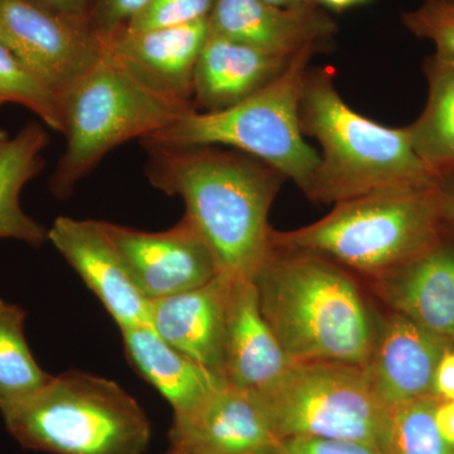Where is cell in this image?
I'll return each mask as SVG.
<instances>
[{
    "label": "cell",
    "instance_id": "cell-1",
    "mask_svg": "<svg viewBox=\"0 0 454 454\" xmlns=\"http://www.w3.org/2000/svg\"><path fill=\"white\" fill-rule=\"evenodd\" d=\"M149 184L186 203V215L221 273L252 279L271 254L268 217L282 173L252 155L221 146L142 143Z\"/></svg>",
    "mask_w": 454,
    "mask_h": 454
},
{
    "label": "cell",
    "instance_id": "cell-32",
    "mask_svg": "<svg viewBox=\"0 0 454 454\" xmlns=\"http://www.w3.org/2000/svg\"><path fill=\"white\" fill-rule=\"evenodd\" d=\"M439 432L454 447V400H441L435 411Z\"/></svg>",
    "mask_w": 454,
    "mask_h": 454
},
{
    "label": "cell",
    "instance_id": "cell-9",
    "mask_svg": "<svg viewBox=\"0 0 454 454\" xmlns=\"http://www.w3.org/2000/svg\"><path fill=\"white\" fill-rule=\"evenodd\" d=\"M0 42L61 100L106 50L88 17L0 0Z\"/></svg>",
    "mask_w": 454,
    "mask_h": 454
},
{
    "label": "cell",
    "instance_id": "cell-18",
    "mask_svg": "<svg viewBox=\"0 0 454 454\" xmlns=\"http://www.w3.org/2000/svg\"><path fill=\"white\" fill-rule=\"evenodd\" d=\"M446 231L427 252L375 280L393 312L454 342V244Z\"/></svg>",
    "mask_w": 454,
    "mask_h": 454
},
{
    "label": "cell",
    "instance_id": "cell-36",
    "mask_svg": "<svg viewBox=\"0 0 454 454\" xmlns=\"http://www.w3.org/2000/svg\"><path fill=\"white\" fill-rule=\"evenodd\" d=\"M9 139L7 131H4L3 129H0V148H2L3 145L7 143V140Z\"/></svg>",
    "mask_w": 454,
    "mask_h": 454
},
{
    "label": "cell",
    "instance_id": "cell-37",
    "mask_svg": "<svg viewBox=\"0 0 454 454\" xmlns=\"http://www.w3.org/2000/svg\"><path fill=\"white\" fill-rule=\"evenodd\" d=\"M164 454H190V453L184 452V450H178V448L170 447V450H168V452L164 453Z\"/></svg>",
    "mask_w": 454,
    "mask_h": 454
},
{
    "label": "cell",
    "instance_id": "cell-20",
    "mask_svg": "<svg viewBox=\"0 0 454 454\" xmlns=\"http://www.w3.org/2000/svg\"><path fill=\"white\" fill-rule=\"evenodd\" d=\"M121 331L131 366L166 397L175 415L190 411L212 390L226 384L167 343L151 325H131Z\"/></svg>",
    "mask_w": 454,
    "mask_h": 454
},
{
    "label": "cell",
    "instance_id": "cell-12",
    "mask_svg": "<svg viewBox=\"0 0 454 454\" xmlns=\"http://www.w3.org/2000/svg\"><path fill=\"white\" fill-rule=\"evenodd\" d=\"M47 241L82 277L121 330L148 324L149 301L137 288L101 221L57 217Z\"/></svg>",
    "mask_w": 454,
    "mask_h": 454
},
{
    "label": "cell",
    "instance_id": "cell-10",
    "mask_svg": "<svg viewBox=\"0 0 454 454\" xmlns=\"http://www.w3.org/2000/svg\"><path fill=\"white\" fill-rule=\"evenodd\" d=\"M101 223L148 301L192 291L221 273L211 247L186 216L160 232Z\"/></svg>",
    "mask_w": 454,
    "mask_h": 454
},
{
    "label": "cell",
    "instance_id": "cell-14",
    "mask_svg": "<svg viewBox=\"0 0 454 454\" xmlns=\"http://www.w3.org/2000/svg\"><path fill=\"white\" fill-rule=\"evenodd\" d=\"M234 279L220 273L192 291L149 301L148 324L155 333L223 381L227 315Z\"/></svg>",
    "mask_w": 454,
    "mask_h": 454
},
{
    "label": "cell",
    "instance_id": "cell-30",
    "mask_svg": "<svg viewBox=\"0 0 454 454\" xmlns=\"http://www.w3.org/2000/svg\"><path fill=\"white\" fill-rule=\"evenodd\" d=\"M433 394L441 400H454V343L439 360L433 380Z\"/></svg>",
    "mask_w": 454,
    "mask_h": 454
},
{
    "label": "cell",
    "instance_id": "cell-5",
    "mask_svg": "<svg viewBox=\"0 0 454 454\" xmlns=\"http://www.w3.org/2000/svg\"><path fill=\"white\" fill-rule=\"evenodd\" d=\"M66 148L50 178V191L67 199L107 153L145 139L197 110L146 85L106 43L103 57L62 98Z\"/></svg>",
    "mask_w": 454,
    "mask_h": 454
},
{
    "label": "cell",
    "instance_id": "cell-17",
    "mask_svg": "<svg viewBox=\"0 0 454 454\" xmlns=\"http://www.w3.org/2000/svg\"><path fill=\"white\" fill-rule=\"evenodd\" d=\"M293 364L262 315L253 280L235 278L223 354L226 384L260 395L274 387Z\"/></svg>",
    "mask_w": 454,
    "mask_h": 454
},
{
    "label": "cell",
    "instance_id": "cell-27",
    "mask_svg": "<svg viewBox=\"0 0 454 454\" xmlns=\"http://www.w3.org/2000/svg\"><path fill=\"white\" fill-rule=\"evenodd\" d=\"M403 25L415 37L432 42L435 51L454 56V0H422L403 14Z\"/></svg>",
    "mask_w": 454,
    "mask_h": 454
},
{
    "label": "cell",
    "instance_id": "cell-13",
    "mask_svg": "<svg viewBox=\"0 0 454 454\" xmlns=\"http://www.w3.org/2000/svg\"><path fill=\"white\" fill-rule=\"evenodd\" d=\"M452 343L393 312L364 366L373 393L387 409L430 395L439 360Z\"/></svg>",
    "mask_w": 454,
    "mask_h": 454
},
{
    "label": "cell",
    "instance_id": "cell-22",
    "mask_svg": "<svg viewBox=\"0 0 454 454\" xmlns=\"http://www.w3.org/2000/svg\"><path fill=\"white\" fill-rule=\"evenodd\" d=\"M423 73L428 97L408 130L415 153L438 178L454 173V56L434 51Z\"/></svg>",
    "mask_w": 454,
    "mask_h": 454
},
{
    "label": "cell",
    "instance_id": "cell-26",
    "mask_svg": "<svg viewBox=\"0 0 454 454\" xmlns=\"http://www.w3.org/2000/svg\"><path fill=\"white\" fill-rule=\"evenodd\" d=\"M215 3L216 0H149L121 31H151L207 20Z\"/></svg>",
    "mask_w": 454,
    "mask_h": 454
},
{
    "label": "cell",
    "instance_id": "cell-29",
    "mask_svg": "<svg viewBox=\"0 0 454 454\" xmlns=\"http://www.w3.org/2000/svg\"><path fill=\"white\" fill-rule=\"evenodd\" d=\"M149 0H89L88 20L104 38L112 37L127 26Z\"/></svg>",
    "mask_w": 454,
    "mask_h": 454
},
{
    "label": "cell",
    "instance_id": "cell-6",
    "mask_svg": "<svg viewBox=\"0 0 454 454\" xmlns=\"http://www.w3.org/2000/svg\"><path fill=\"white\" fill-rule=\"evenodd\" d=\"M20 446L50 454H143L152 426L142 406L107 379L82 372L52 376L22 402L2 409Z\"/></svg>",
    "mask_w": 454,
    "mask_h": 454
},
{
    "label": "cell",
    "instance_id": "cell-28",
    "mask_svg": "<svg viewBox=\"0 0 454 454\" xmlns=\"http://www.w3.org/2000/svg\"><path fill=\"white\" fill-rule=\"evenodd\" d=\"M259 454H382L378 447L360 442L318 437L278 438Z\"/></svg>",
    "mask_w": 454,
    "mask_h": 454
},
{
    "label": "cell",
    "instance_id": "cell-33",
    "mask_svg": "<svg viewBox=\"0 0 454 454\" xmlns=\"http://www.w3.org/2000/svg\"><path fill=\"white\" fill-rule=\"evenodd\" d=\"M31 2L61 13L88 17L89 0H31Z\"/></svg>",
    "mask_w": 454,
    "mask_h": 454
},
{
    "label": "cell",
    "instance_id": "cell-21",
    "mask_svg": "<svg viewBox=\"0 0 454 454\" xmlns=\"http://www.w3.org/2000/svg\"><path fill=\"white\" fill-rule=\"evenodd\" d=\"M40 122H28L0 148V239H14L41 247L49 230L20 207L23 187L43 168L42 152L49 145Z\"/></svg>",
    "mask_w": 454,
    "mask_h": 454
},
{
    "label": "cell",
    "instance_id": "cell-31",
    "mask_svg": "<svg viewBox=\"0 0 454 454\" xmlns=\"http://www.w3.org/2000/svg\"><path fill=\"white\" fill-rule=\"evenodd\" d=\"M444 223L454 231V173L438 177Z\"/></svg>",
    "mask_w": 454,
    "mask_h": 454
},
{
    "label": "cell",
    "instance_id": "cell-19",
    "mask_svg": "<svg viewBox=\"0 0 454 454\" xmlns=\"http://www.w3.org/2000/svg\"><path fill=\"white\" fill-rule=\"evenodd\" d=\"M294 56L277 55L208 33L193 82L196 109L212 113L236 106L277 79Z\"/></svg>",
    "mask_w": 454,
    "mask_h": 454
},
{
    "label": "cell",
    "instance_id": "cell-35",
    "mask_svg": "<svg viewBox=\"0 0 454 454\" xmlns=\"http://www.w3.org/2000/svg\"><path fill=\"white\" fill-rule=\"evenodd\" d=\"M262 2L283 8L301 7V5H309L315 3L313 0H262Z\"/></svg>",
    "mask_w": 454,
    "mask_h": 454
},
{
    "label": "cell",
    "instance_id": "cell-16",
    "mask_svg": "<svg viewBox=\"0 0 454 454\" xmlns=\"http://www.w3.org/2000/svg\"><path fill=\"white\" fill-rule=\"evenodd\" d=\"M210 33L207 20L107 38L114 55L146 85L193 104L197 62ZM195 106V104H193Z\"/></svg>",
    "mask_w": 454,
    "mask_h": 454
},
{
    "label": "cell",
    "instance_id": "cell-25",
    "mask_svg": "<svg viewBox=\"0 0 454 454\" xmlns=\"http://www.w3.org/2000/svg\"><path fill=\"white\" fill-rule=\"evenodd\" d=\"M2 104L25 106L51 129L65 133L61 100L42 85L17 56L0 42V106Z\"/></svg>",
    "mask_w": 454,
    "mask_h": 454
},
{
    "label": "cell",
    "instance_id": "cell-11",
    "mask_svg": "<svg viewBox=\"0 0 454 454\" xmlns=\"http://www.w3.org/2000/svg\"><path fill=\"white\" fill-rule=\"evenodd\" d=\"M277 439L260 397L229 384L175 415L169 430L170 446L190 454H259Z\"/></svg>",
    "mask_w": 454,
    "mask_h": 454
},
{
    "label": "cell",
    "instance_id": "cell-15",
    "mask_svg": "<svg viewBox=\"0 0 454 454\" xmlns=\"http://www.w3.org/2000/svg\"><path fill=\"white\" fill-rule=\"evenodd\" d=\"M210 32L255 49L294 56L301 50H322L337 26L317 4L283 8L262 0H216Z\"/></svg>",
    "mask_w": 454,
    "mask_h": 454
},
{
    "label": "cell",
    "instance_id": "cell-23",
    "mask_svg": "<svg viewBox=\"0 0 454 454\" xmlns=\"http://www.w3.org/2000/svg\"><path fill=\"white\" fill-rule=\"evenodd\" d=\"M26 310L0 298V411L40 391L52 378L33 357Z\"/></svg>",
    "mask_w": 454,
    "mask_h": 454
},
{
    "label": "cell",
    "instance_id": "cell-2",
    "mask_svg": "<svg viewBox=\"0 0 454 454\" xmlns=\"http://www.w3.org/2000/svg\"><path fill=\"white\" fill-rule=\"evenodd\" d=\"M253 282L262 315L293 363L366 365L378 328L342 267L271 247Z\"/></svg>",
    "mask_w": 454,
    "mask_h": 454
},
{
    "label": "cell",
    "instance_id": "cell-4",
    "mask_svg": "<svg viewBox=\"0 0 454 454\" xmlns=\"http://www.w3.org/2000/svg\"><path fill=\"white\" fill-rule=\"evenodd\" d=\"M446 227L437 181L334 203L316 223L273 230L270 241L279 252L312 254L378 278L427 252Z\"/></svg>",
    "mask_w": 454,
    "mask_h": 454
},
{
    "label": "cell",
    "instance_id": "cell-34",
    "mask_svg": "<svg viewBox=\"0 0 454 454\" xmlns=\"http://www.w3.org/2000/svg\"><path fill=\"white\" fill-rule=\"evenodd\" d=\"M316 4L325 5V7L333 9V11H345L355 5L363 4L367 0H313Z\"/></svg>",
    "mask_w": 454,
    "mask_h": 454
},
{
    "label": "cell",
    "instance_id": "cell-7",
    "mask_svg": "<svg viewBox=\"0 0 454 454\" xmlns=\"http://www.w3.org/2000/svg\"><path fill=\"white\" fill-rule=\"evenodd\" d=\"M316 47L301 51L277 79L220 112L192 110L140 143L169 146H227L273 167L301 192L315 177L319 153L301 128V88Z\"/></svg>",
    "mask_w": 454,
    "mask_h": 454
},
{
    "label": "cell",
    "instance_id": "cell-8",
    "mask_svg": "<svg viewBox=\"0 0 454 454\" xmlns=\"http://www.w3.org/2000/svg\"><path fill=\"white\" fill-rule=\"evenodd\" d=\"M258 396L278 438L340 439L372 444L382 452L390 409L373 393L363 366L294 363Z\"/></svg>",
    "mask_w": 454,
    "mask_h": 454
},
{
    "label": "cell",
    "instance_id": "cell-24",
    "mask_svg": "<svg viewBox=\"0 0 454 454\" xmlns=\"http://www.w3.org/2000/svg\"><path fill=\"white\" fill-rule=\"evenodd\" d=\"M434 394L390 409L382 454H454V447L439 432Z\"/></svg>",
    "mask_w": 454,
    "mask_h": 454
},
{
    "label": "cell",
    "instance_id": "cell-3",
    "mask_svg": "<svg viewBox=\"0 0 454 454\" xmlns=\"http://www.w3.org/2000/svg\"><path fill=\"white\" fill-rule=\"evenodd\" d=\"M300 119L304 137L321 146L306 192L313 202L334 205L381 191L437 184L415 153L408 127H387L352 109L337 90L333 67L307 71Z\"/></svg>",
    "mask_w": 454,
    "mask_h": 454
}]
</instances>
